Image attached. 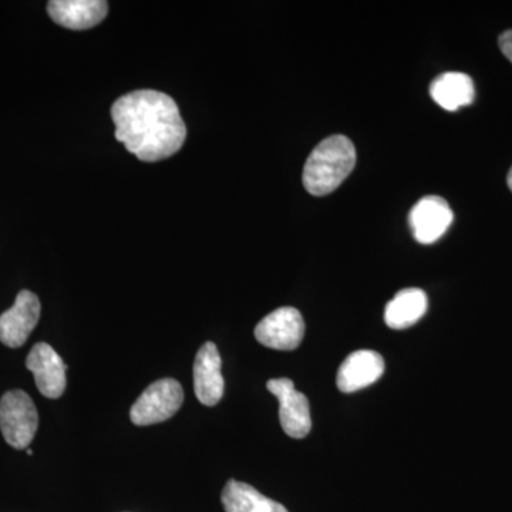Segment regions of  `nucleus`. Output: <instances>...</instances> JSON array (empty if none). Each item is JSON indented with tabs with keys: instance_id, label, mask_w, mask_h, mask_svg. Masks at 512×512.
Masks as SVG:
<instances>
[{
	"instance_id": "obj_15",
	"label": "nucleus",
	"mask_w": 512,
	"mask_h": 512,
	"mask_svg": "<svg viewBox=\"0 0 512 512\" xmlns=\"http://www.w3.org/2000/svg\"><path fill=\"white\" fill-rule=\"evenodd\" d=\"M227 512H289L284 505L259 493L252 485L229 480L221 495Z\"/></svg>"
},
{
	"instance_id": "obj_5",
	"label": "nucleus",
	"mask_w": 512,
	"mask_h": 512,
	"mask_svg": "<svg viewBox=\"0 0 512 512\" xmlns=\"http://www.w3.org/2000/svg\"><path fill=\"white\" fill-rule=\"evenodd\" d=\"M269 392L279 402V420L282 429L292 439H303L312 429L311 410L305 394L295 389L291 379H272L266 383Z\"/></svg>"
},
{
	"instance_id": "obj_2",
	"label": "nucleus",
	"mask_w": 512,
	"mask_h": 512,
	"mask_svg": "<svg viewBox=\"0 0 512 512\" xmlns=\"http://www.w3.org/2000/svg\"><path fill=\"white\" fill-rule=\"evenodd\" d=\"M356 165V148L345 136L325 138L312 151L303 168V185L309 194L323 197L336 190Z\"/></svg>"
},
{
	"instance_id": "obj_6",
	"label": "nucleus",
	"mask_w": 512,
	"mask_h": 512,
	"mask_svg": "<svg viewBox=\"0 0 512 512\" xmlns=\"http://www.w3.org/2000/svg\"><path fill=\"white\" fill-rule=\"evenodd\" d=\"M305 336V320L295 308H279L256 325L255 338L275 350H295Z\"/></svg>"
},
{
	"instance_id": "obj_11",
	"label": "nucleus",
	"mask_w": 512,
	"mask_h": 512,
	"mask_svg": "<svg viewBox=\"0 0 512 512\" xmlns=\"http://www.w3.org/2000/svg\"><path fill=\"white\" fill-rule=\"evenodd\" d=\"M47 13L63 28L86 30L106 19L109 3L104 0H52L47 3Z\"/></svg>"
},
{
	"instance_id": "obj_17",
	"label": "nucleus",
	"mask_w": 512,
	"mask_h": 512,
	"mask_svg": "<svg viewBox=\"0 0 512 512\" xmlns=\"http://www.w3.org/2000/svg\"><path fill=\"white\" fill-rule=\"evenodd\" d=\"M507 184H508V188H510V190L512 192V167H511L510 173H508V175H507Z\"/></svg>"
},
{
	"instance_id": "obj_12",
	"label": "nucleus",
	"mask_w": 512,
	"mask_h": 512,
	"mask_svg": "<svg viewBox=\"0 0 512 512\" xmlns=\"http://www.w3.org/2000/svg\"><path fill=\"white\" fill-rule=\"evenodd\" d=\"M384 373L383 357L373 350H357L346 357L339 367L338 387L340 392L355 393L376 383Z\"/></svg>"
},
{
	"instance_id": "obj_7",
	"label": "nucleus",
	"mask_w": 512,
	"mask_h": 512,
	"mask_svg": "<svg viewBox=\"0 0 512 512\" xmlns=\"http://www.w3.org/2000/svg\"><path fill=\"white\" fill-rule=\"evenodd\" d=\"M40 309L35 293L19 292L15 305L0 315V342L12 349L25 345L39 322Z\"/></svg>"
},
{
	"instance_id": "obj_4",
	"label": "nucleus",
	"mask_w": 512,
	"mask_h": 512,
	"mask_svg": "<svg viewBox=\"0 0 512 512\" xmlns=\"http://www.w3.org/2000/svg\"><path fill=\"white\" fill-rule=\"evenodd\" d=\"M184 402V390L174 379H161L147 387L131 407L130 417L136 426H151L171 419Z\"/></svg>"
},
{
	"instance_id": "obj_9",
	"label": "nucleus",
	"mask_w": 512,
	"mask_h": 512,
	"mask_svg": "<svg viewBox=\"0 0 512 512\" xmlns=\"http://www.w3.org/2000/svg\"><path fill=\"white\" fill-rule=\"evenodd\" d=\"M26 367L33 373L37 389L47 399H59L66 390V370L62 357L47 343H37L30 350Z\"/></svg>"
},
{
	"instance_id": "obj_16",
	"label": "nucleus",
	"mask_w": 512,
	"mask_h": 512,
	"mask_svg": "<svg viewBox=\"0 0 512 512\" xmlns=\"http://www.w3.org/2000/svg\"><path fill=\"white\" fill-rule=\"evenodd\" d=\"M498 45H500L503 55L512 63V30H507V32L500 36Z\"/></svg>"
},
{
	"instance_id": "obj_18",
	"label": "nucleus",
	"mask_w": 512,
	"mask_h": 512,
	"mask_svg": "<svg viewBox=\"0 0 512 512\" xmlns=\"http://www.w3.org/2000/svg\"><path fill=\"white\" fill-rule=\"evenodd\" d=\"M26 453H28V456H32L33 451L32 450H28V451H26Z\"/></svg>"
},
{
	"instance_id": "obj_1",
	"label": "nucleus",
	"mask_w": 512,
	"mask_h": 512,
	"mask_svg": "<svg viewBox=\"0 0 512 512\" xmlns=\"http://www.w3.org/2000/svg\"><path fill=\"white\" fill-rule=\"evenodd\" d=\"M116 138L138 160L156 163L183 148L187 128L177 103L157 90H136L111 107Z\"/></svg>"
},
{
	"instance_id": "obj_14",
	"label": "nucleus",
	"mask_w": 512,
	"mask_h": 512,
	"mask_svg": "<svg viewBox=\"0 0 512 512\" xmlns=\"http://www.w3.org/2000/svg\"><path fill=\"white\" fill-rule=\"evenodd\" d=\"M427 306H429L427 295L421 289H403L387 303L384 320L389 328L407 329L423 318Z\"/></svg>"
},
{
	"instance_id": "obj_3",
	"label": "nucleus",
	"mask_w": 512,
	"mask_h": 512,
	"mask_svg": "<svg viewBox=\"0 0 512 512\" xmlns=\"http://www.w3.org/2000/svg\"><path fill=\"white\" fill-rule=\"evenodd\" d=\"M39 426V414L28 393L12 390L0 400V430L13 448H28Z\"/></svg>"
},
{
	"instance_id": "obj_8",
	"label": "nucleus",
	"mask_w": 512,
	"mask_h": 512,
	"mask_svg": "<svg viewBox=\"0 0 512 512\" xmlns=\"http://www.w3.org/2000/svg\"><path fill=\"white\" fill-rule=\"evenodd\" d=\"M409 220L416 241L430 245L446 234L454 215L444 198L429 195L414 205Z\"/></svg>"
},
{
	"instance_id": "obj_10",
	"label": "nucleus",
	"mask_w": 512,
	"mask_h": 512,
	"mask_svg": "<svg viewBox=\"0 0 512 512\" xmlns=\"http://www.w3.org/2000/svg\"><path fill=\"white\" fill-rule=\"evenodd\" d=\"M221 367L217 345L212 342L202 345L195 357L194 387L195 396L204 406H215L224 396L225 382Z\"/></svg>"
},
{
	"instance_id": "obj_13",
	"label": "nucleus",
	"mask_w": 512,
	"mask_h": 512,
	"mask_svg": "<svg viewBox=\"0 0 512 512\" xmlns=\"http://www.w3.org/2000/svg\"><path fill=\"white\" fill-rule=\"evenodd\" d=\"M430 94L444 110L457 111L473 103L476 89L468 74L448 72L440 74L431 82Z\"/></svg>"
}]
</instances>
